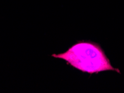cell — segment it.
<instances>
[{
    "label": "cell",
    "instance_id": "1",
    "mask_svg": "<svg viewBox=\"0 0 124 93\" xmlns=\"http://www.w3.org/2000/svg\"><path fill=\"white\" fill-rule=\"evenodd\" d=\"M52 56L64 60L67 64L90 74L105 71H114L120 73L118 69L112 66L100 45L90 41H78L66 52L53 54Z\"/></svg>",
    "mask_w": 124,
    "mask_h": 93
}]
</instances>
